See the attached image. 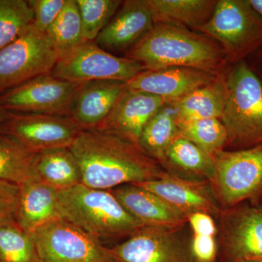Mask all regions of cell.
<instances>
[{
	"label": "cell",
	"instance_id": "1",
	"mask_svg": "<svg viewBox=\"0 0 262 262\" xmlns=\"http://www.w3.org/2000/svg\"><path fill=\"white\" fill-rule=\"evenodd\" d=\"M70 149L78 162L82 184L94 189L112 190L167 173L140 146L103 131L82 130Z\"/></svg>",
	"mask_w": 262,
	"mask_h": 262
},
{
	"label": "cell",
	"instance_id": "2",
	"mask_svg": "<svg viewBox=\"0 0 262 262\" xmlns=\"http://www.w3.org/2000/svg\"><path fill=\"white\" fill-rule=\"evenodd\" d=\"M125 58L141 63L146 70L182 67L220 75L227 63L222 47L206 35L179 24H155Z\"/></svg>",
	"mask_w": 262,
	"mask_h": 262
},
{
	"label": "cell",
	"instance_id": "3",
	"mask_svg": "<svg viewBox=\"0 0 262 262\" xmlns=\"http://www.w3.org/2000/svg\"><path fill=\"white\" fill-rule=\"evenodd\" d=\"M61 218L101 239L127 237L144 227L122 206L112 190L81 184L58 192Z\"/></svg>",
	"mask_w": 262,
	"mask_h": 262
},
{
	"label": "cell",
	"instance_id": "4",
	"mask_svg": "<svg viewBox=\"0 0 262 262\" xmlns=\"http://www.w3.org/2000/svg\"><path fill=\"white\" fill-rule=\"evenodd\" d=\"M227 97L220 120L227 144L235 150L262 144V84L246 61L234 63L225 74Z\"/></svg>",
	"mask_w": 262,
	"mask_h": 262
},
{
	"label": "cell",
	"instance_id": "5",
	"mask_svg": "<svg viewBox=\"0 0 262 262\" xmlns=\"http://www.w3.org/2000/svg\"><path fill=\"white\" fill-rule=\"evenodd\" d=\"M210 181L222 209L262 201V144L248 149H221L212 155Z\"/></svg>",
	"mask_w": 262,
	"mask_h": 262
},
{
	"label": "cell",
	"instance_id": "6",
	"mask_svg": "<svg viewBox=\"0 0 262 262\" xmlns=\"http://www.w3.org/2000/svg\"><path fill=\"white\" fill-rule=\"evenodd\" d=\"M196 30L219 43L232 65L262 46V18L248 0H219L211 18Z\"/></svg>",
	"mask_w": 262,
	"mask_h": 262
},
{
	"label": "cell",
	"instance_id": "7",
	"mask_svg": "<svg viewBox=\"0 0 262 262\" xmlns=\"http://www.w3.org/2000/svg\"><path fill=\"white\" fill-rule=\"evenodd\" d=\"M58 55L47 32L34 24L0 50V95L39 76L51 74Z\"/></svg>",
	"mask_w": 262,
	"mask_h": 262
},
{
	"label": "cell",
	"instance_id": "8",
	"mask_svg": "<svg viewBox=\"0 0 262 262\" xmlns=\"http://www.w3.org/2000/svg\"><path fill=\"white\" fill-rule=\"evenodd\" d=\"M145 70L139 62L112 54L100 48L95 41H84L58 58L51 75L80 84L107 80L127 82Z\"/></svg>",
	"mask_w": 262,
	"mask_h": 262
},
{
	"label": "cell",
	"instance_id": "9",
	"mask_svg": "<svg viewBox=\"0 0 262 262\" xmlns=\"http://www.w3.org/2000/svg\"><path fill=\"white\" fill-rule=\"evenodd\" d=\"M31 235L41 262H117L111 248L63 218L48 222Z\"/></svg>",
	"mask_w": 262,
	"mask_h": 262
},
{
	"label": "cell",
	"instance_id": "10",
	"mask_svg": "<svg viewBox=\"0 0 262 262\" xmlns=\"http://www.w3.org/2000/svg\"><path fill=\"white\" fill-rule=\"evenodd\" d=\"M219 262L262 261V209L248 203L218 216Z\"/></svg>",
	"mask_w": 262,
	"mask_h": 262
},
{
	"label": "cell",
	"instance_id": "11",
	"mask_svg": "<svg viewBox=\"0 0 262 262\" xmlns=\"http://www.w3.org/2000/svg\"><path fill=\"white\" fill-rule=\"evenodd\" d=\"M82 84L41 75L0 95V104L9 113L70 117Z\"/></svg>",
	"mask_w": 262,
	"mask_h": 262
},
{
	"label": "cell",
	"instance_id": "12",
	"mask_svg": "<svg viewBox=\"0 0 262 262\" xmlns=\"http://www.w3.org/2000/svg\"><path fill=\"white\" fill-rule=\"evenodd\" d=\"M82 130L70 117L45 114L8 112L0 124V133L14 138L35 152L71 147Z\"/></svg>",
	"mask_w": 262,
	"mask_h": 262
},
{
	"label": "cell",
	"instance_id": "13",
	"mask_svg": "<svg viewBox=\"0 0 262 262\" xmlns=\"http://www.w3.org/2000/svg\"><path fill=\"white\" fill-rule=\"evenodd\" d=\"M181 230L144 226L112 252L117 262H198Z\"/></svg>",
	"mask_w": 262,
	"mask_h": 262
},
{
	"label": "cell",
	"instance_id": "14",
	"mask_svg": "<svg viewBox=\"0 0 262 262\" xmlns=\"http://www.w3.org/2000/svg\"><path fill=\"white\" fill-rule=\"evenodd\" d=\"M165 103L166 101L158 96L125 86L111 113L96 130L114 134L139 145L146 123Z\"/></svg>",
	"mask_w": 262,
	"mask_h": 262
},
{
	"label": "cell",
	"instance_id": "15",
	"mask_svg": "<svg viewBox=\"0 0 262 262\" xmlns=\"http://www.w3.org/2000/svg\"><path fill=\"white\" fill-rule=\"evenodd\" d=\"M135 184L159 196L187 219L198 213L218 218L222 211L209 182H193L167 173L156 180Z\"/></svg>",
	"mask_w": 262,
	"mask_h": 262
},
{
	"label": "cell",
	"instance_id": "16",
	"mask_svg": "<svg viewBox=\"0 0 262 262\" xmlns=\"http://www.w3.org/2000/svg\"><path fill=\"white\" fill-rule=\"evenodd\" d=\"M218 75L182 67L145 70L127 81L126 88L154 95L171 103L194 90L211 83Z\"/></svg>",
	"mask_w": 262,
	"mask_h": 262
},
{
	"label": "cell",
	"instance_id": "17",
	"mask_svg": "<svg viewBox=\"0 0 262 262\" xmlns=\"http://www.w3.org/2000/svg\"><path fill=\"white\" fill-rule=\"evenodd\" d=\"M154 24L146 0L123 1L95 42L112 54L125 53L151 30Z\"/></svg>",
	"mask_w": 262,
	"mask_h": 262
},
{
	"label": "cell",
	"instance_id": "18",
	"mask_svg": "<svg viewBox=\"0 0 262 262\" xmlns=\"http://www.w3.org/2000/svg\"><path fill=\"white\" fill-rule=\"evenodd\" d=\"M112 192L126 211L144 226L182 229L188 225L185 215L137 184H124L112 189Z\"/></svg>",
	"mask_w": 262,
	"mask_h": 262
},
{
	"label": "cell",
	"instance_id": "19",
	"mask_svg": "<svg viewBox=\"0 0 262 262\" xmlns=\"http://www.w3.org/2000/svg\"><path fill=\"white\" fill-rule=\"evenodd\" d=\"M119 80H95L81 84L76 94L70 117L83 130H96L111 113L125 89Z\"/></svg>",
	"mask_w": 262,
	"mask_h": 262
},
{
	"label": "cell",
	"instance_id": "20",
	"mask_svg": "<svg viewBox=\"0 0 262 262\" xmlns=\"http://www.w3.org/2000/svg\"><path fill=\"white\" fill-rule=\"evenodd\" d=\"M61 218L58 191L39 182L18 186L14 220L24 232L32 234L51 221Z\"/></svg>",
	"mask_w": 262,
	"mask_h": 262
},
{
	"label": "cell",
	"instance_id": "21",
	"mask_svg": "<svg viewBox=\"0 0 262 262\" xmlns=\"http://www.w3.org/2000/svg\"><path fill=\"white\" fill-rule=\"evenodd\" d=\"M33 170L37 182L58 192L82 184L80 166L70 147L56 148L36 153Z\"/></svg>",
	"mask_w": 262,
	"mask_h": 262
},
{
	"label": "cell",
	"instance_id": "22",
	"mask_svg": "<svg viewBox=\"0 0 262 262\" xmlns=\"http://www.w3.org/2000/svg\"><path fill=\"white\" fill-rule=\"evenodd\" d=\"M160 165L170 175L198 182H210L214 169L212 155L180 136L167 150Z\"/></svg>",
	"mask_w": 262,
	"mask_h": 262
},
{
	"label": "cell",
	"instance_id": "23",
	"mask_svg": "<svg viewBox=\"0 0 262 262\" xmlns=\"http://www.w3.org/2000/svg\"><path fill=\"white\" fill-rule=\"evenodd\" d=\"M225 74H220L211 83L171 103L179 121L213 118L220 120L227 97Z\"/></svg>",
	"mask_w": 262,
	"mask_h": 262
},
{
	"label": "cell",
	"instance_id": "24",
	"mask_svg": "<svg viewBox=\"0 0 262 262\" xmlns=\"http://www.w3.org/2000/svg\"><path fill=\"white\" fill-rule=\"evenodd\" d=\"M154 24L170 23L198 29L209 20L215 0H146Z\"/></svg>",
	"mask_w": 262,
	"mask_h": 262
},
{
	"label": "cell",
	"instance_id": "25",
	"mask_svg": "<svg viewBox=\"0 0 262 262\" xmlns=\"http://www.w3.org/2000/svg\"><path fill=\"white\" fill-rule=\"evenodd\" d=\"M179 137L178 117L173 104L167 103L146 123L139 146L148 156L160 164L167 150Z\"/></svg>",
	"mask_w": 262,
	"mask_h": 262
},
{
	"label": "cell",
	"instance_id": "26",
	"mask_svg": "<svg viewBox=\"0 0 262 262\" xmlns=\"http://www.w3.org/2000/svg\"><path fill=\"white\" fill-rule=\"evenodd\" d=\"M36 153L14 138L0 133V180L18 186L37 182L33 170Z\"/></svg>",
	"mask_w": 262,
	"mask_h": 262
},
{
	"label": "cell",
	"instance_id": "27",
	"mask_svg": "<svg viewBox=\"0 0 262 262\" xmlns=\"http://www.w3.org/2000/svg\"><path fill=\"white\" fill-rule=\"evenodd\" d=\"M47 34L58 58L67 54L84 42L82 21L76 0H67V3Z\"/></svg>",
	"mask_w": 262,
	"mask_h": 262
},
{
	"label": "cell",
	"instance_id": "28",
	"mask_svg": "<svg viewBox=\"0 0 262 262\" xmlns=\"http://www.w3.org/2000/svg\"><path fill=\"white\" fill-rule=\"evenodd\" d=\"M179 136L191 141L208 155L224 149L227 133L220 119L179 121Z\"/></svg>",
	"mask_w": 262,
	"mask_h": 262
},
{
	"label": "cell",
	"instance_id": "29",
	"mask_svg": "<svg viewBox=\"0 0 262 262\" xmlns=\"http://www.w3.org/2000/svg\"><path fill=\"white\" fill-rule=\"evenodd\" d=\"M0 262H41L32 235L15 222L0 227Z\"/></svg>",
	"mask_w": 262,
	"mask_h": 262
},
{
	"label": "cell",
	"instance_id": "30",
	"mask_svg": "<svg viewBox=\"0 0 262 262\" xmlns=\"http://www.w3.org/2000/svg\"><path fill=\"white\" fill-rule=\"evenodd\" d=\"M34 22L27 0H0V50L14 41Z\"/></svg>",
	"mask_w": 262,
	"mask_h": 262
},
{
	"label": "cell",
	"instance_id": "31",
	"mask_svg": "<svg viewBox=\"0 0 262 262\" xmlns=\"http://www.w3.org/2000/svg\"><path fill=\"white\" fill-rule=\"evenodd\" d=\"M82 21V37L95 41L120 7V0H76Z\"/></svg>",
	"mask_w": 262,
	"mask_h": 262
},
{
	"label": "cell",
	"instance_id": "32",
	"mask_svg": "<svg viewBox=\"0 0 262 262\" xmlns=\"http://www.w3.org/2000/svg\"><path fill=\"white\" fill-rule=\"evenodd\" d=\"M34 13V24L38 29L47 32L61 13L67 0H28Z\"/></svg>",
	"mask_w": 262,
	"mask_h": 262
},
{
	"label": "cell",
	"instance_id": "33",
	"mask_svg": "<svg viewBox=\"0 0 262 262\" xmlns=\"http://www.w3.org/2000/svg\"><path fill=\"white\" fill-rule=\"evenodd\" d=\"M190 248L198 262H219V246L216 236L192 233Z\"/></svg>",
	"mask_w": 262,
	"mask_h": 262
},
{
	"label": "cell",
	"instance_id": "34",
	"mask_svg": "<svg viewBox=\"0 0 262 262\" xmlns=\"http://www.w3.org/2000/svg\"><path fill=\"white\" fill-rule=\"evenodd\" d=\"M18 186L0 180V227L15 222V201Z\"/></svg>",
	"mask_w": 262,
	"mask_h": 262
},
{
	"label": "cell",
	"instance_id": "35",
	"mask_svg": "<svg viewBox=\"0 0 262 262\" xmlns=\"http://www.w3.org/2000/svg\"><path fill=\"white\" fill-rule=\"evenodd\" d=\"M187 224L190 226L192 233L217 237V225L211 215L203 213H194L187 217Z\"/></svg>",
	"mask_w": 262,
	"mask_h": 262
},
{
	"label": "cell",
	"instance_id": "36",
	"mask_svg": "<svg viewBox=\"0 0 262 262\" xmlns=\"http://www.w3.org/2000/svg\"><path fill=\"white\" fill-rule=\"evenodd\" d=\"M245 61L262 84V46L251 53Z\"/></svg>",
	"mask_w": 262,
	"mask_h": 262
},
{
	"label": "cell",
	"instance_id": "37",
	"mask_svg": "<svg viewBox=\"0 0 262 262\" xmlns=\"http://www.w3.org/2000/svg\"><path fill=\"white\" fill-rule=\"evenodd\" d=\"M253 9L262 18V0H248Z\"/></svg>",
	"mask_w": 262,
	"mask_h": 262
},
{
	"label": "cell",
	"instance_id": "38",
	"mask_svg": "<svg viewBox=\"0 0 262 262\" xmlns=\"http://www.w3.org/2000/svg\"><path fill=\"white\" fill-rule=\"evenodd\" d=\"M8 112H7L0 104V124L5 121V119L8 117Z\"/></svg>",
	"mask_w": 262,
	"mask_h": 262
},
{
	"label": "cell",
	"instance_id": "39",
	"mask_svg": "<svg viewBox=\"0 0 262 262\" xmlns=\"http://www.w3.org/2000/svg\"><path fill=\"white\" fill-rule=\"evenodd\" d=\"M242 262H262V261H242Z\"/></svg>",
	"mask_w": 262,
	"mask_h": 262
},
{
	"label": "cell",
	"instance_id": "40",
	"mask_svg": "<svg viewBox=\"0 0 262 262\" xmlns=\"http://www.w3.org/2000/svg\"><path fill=\"white\" fill-rule=\"evenodd\" d=\"M257 206L259 207V208H261L262 209V201H261V203H260L259 206Z\"/></svg>",
	"mask_w": 262,
	"mask_h": 262
}]
</instances>
